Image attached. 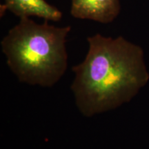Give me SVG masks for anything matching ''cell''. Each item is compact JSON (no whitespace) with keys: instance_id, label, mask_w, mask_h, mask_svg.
<instances>
[{"instance_id":"3","label":"cell","mask_w":149,"mask_h":149,"mask_svg":"<svg viewBox=\"0 0 149 149\" xmlns=\"http://www.w3.org/2000/svg\"><path fill=\"white\" fill-rule=\"evenodd\" d=\"M120 0H71L70 13L74 18L109 24L119 15Z\"/></svg>"},{"instance_id":"4","label":"cell","mask_w":149,"mask_h":149,"mask_svg":"<svg viewBox=\"0 0 149 149\" xmlns=\"http://www.w3.org/2000/svg\"><path fill=\"white\" fill-rule=\"evenodd\" d=\"M1 11L8 10L19 18L36 16L50 21H59L62 13L45 0H4Z\"/></svg>"},{"instance_id":"1","label":"cell","mask_w":149,"mask_h":149,"mask_svg":"<svg viewBox=\"0 0 149 149\" xmlns=\"http://www.w3.org/2000/svg\"><path fill=\"white\" fill-rule=\"evenodd\" d=\"M88 51L72 67L75 104L84 116L107 112L129 102L148 80L144 52L122 37L95 34L87 38Z\"/></svg>"},{"instance_id":"2","label":"cell","mask_w":149,"mask_h":149,"mask_svg":"<svg viewBox=\"0 0 149 149\" xmlns=\"http://www.w3.org/2000/svg\"><path fill=\"white\" fill-rule=\"evenodd\" d=\"M71 28L37 24L20 18L1 42L6 63L19 81L51 87L64 75L68 66L66 37Z\"/></svg>"}]
</instances>
